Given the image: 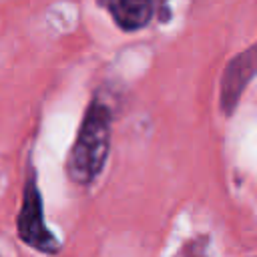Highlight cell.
<instances>
[{
    "label": "cell",
    "instance_id": "1",
    "mask_svg": "<svg viewBox=\"0 0 257 257\" xmlns=\"http://www.w3.org/2000/svg\"><path fill=\"white\" fill-rule=\"evenodd\" d=\"M110 149V112L102 102L86 110L76 143L68 159V175L74 183L88 185L102 171Z\"/></svg>",
    "mask_w": 257,
    "mask_h": 257
},
{
    "label": "cell",
    "instance_id": "2",
    "mask_svg": "<svg viewBox=\"0 0 257 257\" xmlns=\"http://www.w3.org/2000/svg\"><path fill=\"white\" fill-rule=\"evenodd\" d=\"M18 233L20 239L32 245L38 251H56L58 241L50 235V231L44 225L42 219V205H40V195L36 191L34 181H30L24 189V199H22V209L18 217Z\"/></svg>",
    "mask_w": 257,
    "mask_h": 257
},
{
    "label": "cell",
    "instance_id": "3",
    "mask_svg": "<svg viewBox=\"0 0 257 257\" xmlns=\"http://www.w3.org/2000/svg\"><path fill=\"white\" fill-rule=\"evenodd\" d=\"M114 20L122 30H139L143 28L153 14L151 0H118L112 8Z\"/></svg>",
    "mask_w": 257,
    "mask_h": 257
}]
</instances>
